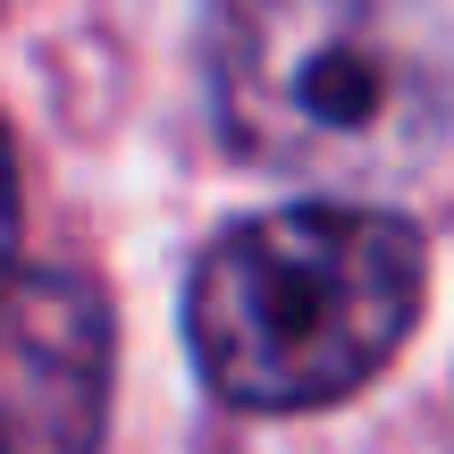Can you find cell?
Here are the masks:
<instances>
[{
    "instance_id": "cell-1",
    "label": "cell",
    "mask_w": 454,
    "mask_h": 454,
    "mask_svg": "<svg viewBox=\"0 0 454 454\" xmlns=\"http://www.w3.org/2000/svg\"><path fill=\"white\" fill-rule=\"evenodd\" d=\"M211 93L244 160L379 185L454 135L446 0H211Z\"/></svg>"
},
{
    "instance_id": "cell-2",
    "label": "cell",
    "mask_w": 454,
    "mask_h": 454,
    "mask_svg": "<svg viewBox=\"0 0 454 454\" xmlns=\"http://www.w3.org/2000/svg\"><path fill=\"white\" fill-rule=\"evenodd\" d=\"M429 253L395 211L294 202L227 227L185 278V345L211 395L311 412L387 371L421 320Z\"/></svg>"
},
{
    "instance_id": "cell-3",
    "label": "cell",
    "mask_w": 454,
    "mask_h": 454,
    "mask_svg": "<svg viewBox=\"0 0 454 454\" xmlns=\"http://www.w3.org/2000/svg\"><path fill=\"white\" fill-rule=\"evenodd\" d=\"M110 404V311L43 270L0 294V454H93Z\"/></svg>"
},
{
    "instance_id": "cell-4",
    "label": "cell",
    "mask_w": 454,
    "mask_h": 454,
    "mask_svg": "<svg viewBox=\"0 0 454 454\" xmlns=\"http://www.w3.org/2000/svg\"><path fill=\"white\" fill-rule=\"evenodd\" d=\"M9 261H17V160H9V127H0V294L17 286Z\"/></svg>"
}]
</instances>
